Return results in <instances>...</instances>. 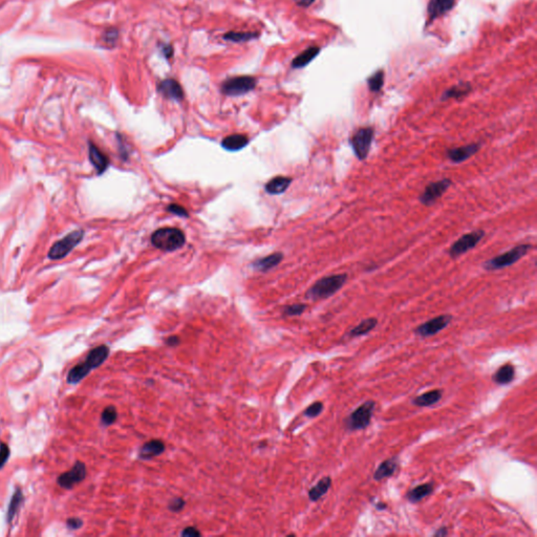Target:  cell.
I'll list each match as a JSON object with an SVG mask.
<instances>
[{
    "label": "cell",
    "mask_w": 537,
    "mask_h": 537,
    "mask_svg": "<svg viewBox=\"0 0 537 537\" xmlns=\"http://www.w3.org/2000/svg\"><path fill=\"white\" fill-rule=\"evenodd\" d=\"M347 279L348 275L346 273L333 274L322 277L321 279L317 280L310 288L306 296L308 299L311 300H321L329 298L334 294H336V293L346 284Z\"/></svg>",
    "instance_id": "cell-1"
},
{
    "label": "cell",
    "mask_w": 537,
    "mask_h": 537,
    "mask_svg": "<svg viewBox=\"0 0 537 537\" xmlns=\"http://www.w3.org/2000/svg\"><path fill=\"white\" fill-rule=\"evenodd\" d=\"M532 248L533 246L530 245V243L517 245L503 254H499L495 256V257H492L491 259L486 260L483 263V267L486 271H497L510 265H513L518 260H520Z\"/></svg>",
    "instance_id": "cell-2"
},
{
    "label": "cell",
    "mask_w": 537,
    "mask_h": 537,
    "mask_svg": "<svg viewBox=\"0 0 537 537\" xmlns=\"http://www.w3.org/2000/svg\"><path fill=\"white\" fill-rule=\"evenodd\" d=\"M185 234L176 228H162L156 230L151 236L154 247L164 251H174L184 246Z\"/></svg>",
    "instance_id": "cell-3"
},
{
    "label": "cell",
    "mask_w": 537,
    "mask_h": 537,
    "mask_svg": "<svg viewBox=\"0 0 537 537\" xmlns=\"http://www.w3.org/2000/svg\"><path fill=\"white\" fill-rule=\"evenodd\" d=\"M374 138L375 128L372 126L360 127L350 136L349 145L359 161L368 158Z\"/></svg>",
    "instance_id": "cell-4"
},
{
    "label": "cell",
    "mask_w": 537,
    "mask_h": 537,
    "mask_svg": "<svg viewBox=\"0 0 537 537\" xmlns=\"http://www.w3.org/2000/svg\"><path fill=\"white\" fill-rule=\"evenodd\" d=\"M486 232L483 229L474 230L472 232H468V233L462 235L460 238H458L453 245L450 246L448 254L453 259H456L460 256L467 253L468 251L474 249L477 247L481 240L485 237Z\"/></svg>",
    "instance_id": "cell-5"
},
{
    "label": "cell",
    "mask_w": 537,
    "mask_h": 537,
    "mask_svg": "<svg viewBox=\"0 0 537 537\" xmlns=\"http://www.w3.org/2000/svg\"><path fill=\"white\" fill-rule=\"evenodd\" d=\"M375 407V401H366L362 405L353 410L345 421L347 429L355 431L366 428V427L371 424Z\"/></svg>",
    "instance_id": "cell-6"
},
{
    "label": "cell",
    "mask_w": 537,
    "mask_h": 537,
    "mask_svg": "<svg viewBox=\"0 0 537 537\" xmlns=\"http://www.w3.org/2000/svg\"><path fill=\"white\" fill-rule=\"evenodd\" d=\"M451 186H453V181L448 177H444L435 182H431L425 187L424 191L420 194L419 201L422 205L426 207H430L437 200H440L443 197V194Z\"/></svg>",
    "instance_id": "cell-7"
},
{
    "label": "cell",
    "mask_w": 537,
    "mask_h": 537,
    "mask_svg": "<svg viewBox=\"0 0 537 537\" xmlns=\"http://www.w3.org/2000/svg\"><path fill=\"white\" fill-rule=\"evenodd\" d=\"M83 235L84 233L81 230L71 232V233L66 235L63 239H61L55 243L51 248L50 252H48V257L54 260L64 258L82 240Z\"/></svg>",
    "instance_id": "cell-8"
},
{
    "label": "cell",
    "mask_w": 537,
    "mask_h": 537,
    "mask_svg": "<svg viewBox=\"0 0 537 537\" xmlns=\"http://www.w3.org/2000/svg\"><path fill=\"white\" fill-rule=\"evenodd\" d=\"M256 86V80L253 77L240 76L230 78L222 85V92L228 96H241L251 91Z\"/></svg>",
    "instance_id": "cell-9"
},
{
    "label": "cell",
    "mask_w": 537,
    "mask_h": 537,
    "mask_svg": "<svg viewBox=\"0 0 537 537\" xmlns=\"http://www.w3.org/2000/svg\"><path fill=\"white\" fill-rule=\"evenodd\" d=\"M451 320H453V316L451 315H448V314L440 315L419 325L416 329H414V333L423 338L433 336L437 333H440L441 331H443L445 327H447L448 324L451 322Z\"/></svg>",
    "instance_id": "cell-10"
},
{
    "label": "cell",
    "mask_w": 537,
    "mask_h": 537,
    "mask_svg": "<svg viewBox=\"0 0 537 537\" xmlns=\"http://www.w3.org/2000/svg\"><path fill=\"white\" fill-rule=\"evenodd\" d=\"M85 477H86V466L82 462H77L69 471L61 474L57 482L62 488L71 489L75 485L82 482Z\"/></svg>",
    "instance_id": "cell-11"
},
{
    "label": "cell",
    "mask_w": 537,
    "mask_h": 537,
    "mask_svg": "<svg viewBox=\"0 0 537 537\" xmlns=\"http://www.w3.org/2000/svg\"><path fill=\"white\" fill-rule=\"evenodd\" d=\"M481 149L480 143H471L464 146H460V147H453L448 148L446 150V156L450 162L455 164H460L467 161L468 158L473 156Z\"/></svg>",
    "instance_id": "cell-12"
},
{
    "label": "cell",
    "mask_w": 537,
    "mask_h": 537,
    "mask_svg": "<svg viewBox=\"0 0 537 537\" xmlns=\"http://www.w3.org/2000/svg\"><path fill=\"white\" fill-rule=\"evenodd\" d=\"M158 91L170 100L180 101L184 97V92H183L182 86L177 81L173 79H166L162 81L158 85Z\"/></svg>",
    "instance_id": "cell-13"
},
{
    "label": "cell",
    "mask_w": 537,
    "mask_h": 537,
    "mask_svg": "<svg viewBox=\"0 0 537 537\" xmlns=\"http://www.w3.org/2000/svg\"><path fill=\"white\" fill-rule=\"evenodd\" d=\"M166 447H165V444L163 441L161 440H151L147 443H145L140 451H139V457L141 460H151L155 457H158L161 456L164 451H165Z\"/></svg>",
    "instance_id": "cell-14"
},
{
    "label": "cell",
    "mask_w": 537,
    "mask_h": 537,
    "mask_svg": "<svg viewBox=\"0 0 537 537\" xmlns=\"http://www.w3.org/2000/svg\"><path fill=\"white\" fill-rule=\"evenodd\" d=\"M455 0H430L427 12L430 19L441 17L453 9Z\"/></svg>",
    "instance_id": "cell-15"
},
{
    "label": "cell",
    "mask_w": 537,
    "mask_h": 537,
    "mask_svg": "<svg viewBox=\"0 0 537 537\" xmlns=\"http://www.w3.org/2000/svg\"><path fill=\"white\" fill-rule=\"evenodd\" d=\"M89 160L99 173H103L108 167V157L94 144L89 145Z\"/></svg>",
    "instance_id": "cell-16"
},
{
    "label": "cell",
    "mask_w": 537,
    "mask_h": 537,
    "mask_svg": "<svg viewBox=\"0 0 537 537\" xmlns=\"http://www.w3.org/2000/svg\"><path fill=\"white\" fill-rule=\"evenodd\" d=\"M433 489H434L433 483L422 484V485L417 486L416 488H413V489L409 490L406 497L410 503L416 504V503L421 502V500L424 499L425 497L430 495L433 492Z\"/></svg>",
    "instance_id": "cell-17"
},
{
    "label": "cell",
    "mask_w": 537,
    "mask_h": 537,
    "mask_svg": "<svg viewBox=\"0 0 537 537\" xmlns=\"http://www.w3.org/2000/svg\"><path fill=\"white\" fill-rule=\"evenodd\" d=\"M442 396H443V392L441 389H432V390H429V392L424 393L421 396H418L417 398H414L412 403L414 405L420 406V407L430 406L440 401L442 399Z\"/></svg>",
    "instance_id": "cell-18"
},
{
    "label": "cell",
    "mask_w": 537,
    "mask_h": 537,
    "mask_svg": "<svg viewBox=\"0 0 537 537\" xmlns=\"http://www.w3.org/2000/svg\"><path fill=\"white\" fill-rule=\"evenodd\" d=\"M398 467V462L395 458L385 460L383 463L380 464V466L377 468V470L374 473V479L376 481H382L384 479H387L395 473Z\"/></svg>",
    "instance_id": "cell-19"
},
{
    "label": "cell",
    "mask_w": 537,
    "mask_h": 537,
    "mask_svg": "<svg viewBox=\"0 0 537 537\" xmlns=\"http://www.w3.org/2000/svg\"><path fill=\"white\" fill-rule=\"evenodd\" d=\"M248 143H249V140L246 136L236 133V134H232V136L225 138L222 145L225 149L229 151H237V150L242 149L245 146H247Z\"/></svg>",
    "instance_id": "cell-20"
},
{
    "label": "cell",
    "mask_w": 537,
    "mask_h": 537,
    "mask_svg": "<svg viewBox=\"0 0 537 537\" xmlns=\"http://www.w3.org/2000/svg\"><path fill=\"white\" fill-rule=\"evenodd\" d=\"M515 375V369L512 364H505L500 366L498 371L493 375V381L497 384L505 385L509 384L512 380L514 379Z\"/></svg>",
    "instance_id": "cell-21"
},
{
    "label": "cell",
    "mask_w": 537,
    "mask_h": 537,
    "mask_svg": "<svg viewBox=\"0 0 537 537\" xmlns=\"http://www.w3.org/2000/svg\"><path fill=\"white\" fill-rule=\"evenodd\" d=\"M292 178L287 176H276L265 185V191L270 194L284 193L290 186Z\"/></svg>",
    "instance_id": "cell-22"
},
{
    "label": "cell",
    "mask_w": 537,
    "mask_h": 537,
    "mask_svg": "<svg viewBox=\"0 0 537 537\" xmlns=\"http://www.w3.org/2000/svg\"><path fill=\"white\" fill-rule=\"evenodd\" d=\"M320 48L318 46H311L307 48L306 51L302 52L300 55H298L292 62V66L294 68H301L303 66L308 65L311 61L319 54Z\"/></svg>",
    "instance_id": "cell-23"
},
{
    "label": "cell",
    "mask_w": 537,
    "mask_h": 537,
    "mask_svg": "<svg viewBox=\"0 0 537 537\" xmlns=\"http://www.w3.org/2000/svg\"><path fill=\"white\" fill-rule=\"evenodd\" d=\"M331 486H332L331 478L329 477L323 478L309 491V498L312 500V502H317V500H319L329 490Z\"/></svg>",
    "instance_id": "cell-24"
},
{
    "label": "cell",
    "mask_w": 537,
    "mask_h": 537,
    "mask_svg": "<svg viewBox=\"0 0 537 537\" xmlns=\"http://www.w3.org/2000/svg\"><path fill=\"white\" fill-rule=\"evenodd\" d=\"M109 356V347L106 345H100L89 351L87 359L93 363L94 368L97 369L101 366Z\"/></svg>",
    "instance_id": "cell-25"
},
{
    "label": "cell",
    "mask_w": 537,
    "mask_h": 537,
    "mask_svg": "<svg viewBox=\"0 0 537 537\" xmlns=\"http://www.w3.org/2000/svg\"><path fill=\"white\" fill-rule=\"evenodd\" d=\"M378 324V319L375 317H371V318H366L363 321H361L358 325H356L352 329H350L349 336L350 337H360L369 334L371 331L376 327Z\"/></svg>",
    "instance_id": "cell-26"
},
{
    "label": "cell",
    "mask_w": 537,
    "mask_h": 537,
    "mask_svg": "<svg viewBox=\"0 0 537 537\" xmlns=\"http://www.w3.org/2000/svg\"><path fill=\"white\" fill-rule=\"evenodd\" d=\"M471 91V85L469 83H461L456 86H453L446 91L442 96V100L448 99H461V98L467 96Z\"/></svg>",
    "instance_id": "cell-27"
},
{
    "label": "cell",
    "mask_w": 537,
    "mask_h": 537,
    "mask_svg": "<svg viewBox=\"0 0 537 537\" xmlns=\"http://www.w3.org/2000/svg\"><path fill=\"white\" fill-rule=\"evenodd\" d=\"M283 260V254L282 253H274L266 256L264 258L258 259L254 262L255 268H257L259 271H267L272 268L273 266L277 265L280 261Z\"/></svg>",
    "instance_id": "cell-28"
},
{
    "label": "cell",
    "mask_w": 537,
    "mask_h": 537,
    "mask_svg": "<svg viewBox=\"0 0 537 537\" xmlns=\"http://www.w3.org/2000/svg\"><path fill=\"white\" fill-rule=\"evenodd\" d=\"M258 36L257 33L254 32H228L224 38L233 42H246L252 40Z\"/></svg>",
    "instance_id": "cell-29"
},
{
    "label": "cell",
    "mask_w": 537,
    "mask_h": 537,
    "mask_svg": "<svg viewBox=\"0 0 537 537\" xmlns=\"http://www.w3.org/2000/svg\"><path fill=\"white\" fill-rule=\"evenodd\" d=\"M22 500H23L22 492H21L20 489H17L15 491L13 497H12V499H11V503H10V506H9V509H8V514H7V520L8 521H11L12 519H13V517L15 516L20 504L22 503Z\"/></svg>",
    "instance_id": "cell-30"
},
{
    "label": "cell",
    "mask_w": 537,
    "mask_h": 537,
    "mask_svg": "<svg viewBox=\"0 0 537 537\" xmlns=\"http://www.w3.org/2000/svg\"><path fill=\"white\" fill-rule=\"evenodd\" d=\"M368 84H369V88L371 89V92L373 93L379 92L384 84V72L382 70L375 72V74L368 80Z\"/></svg>",
    "instance_id": "cell-31"
},
{
    "label": "cell",
    "mask_w": 537,
    "mask_h": 537,
    "mask_svg": "<svg viewBox=\"0 0 537 537\" xmlns=\"http://www.w3.org/2000/svg\"><path fill=\"white\" fill-rule=\"evenodd\" d=\"M118 418V411L115 406H107L101 416V422L105 426H109L116 422Z\"/></svg>",
    "instance_id": "cell-32"
},
{
    "label": "cell",
    "mask_w": 537,
    "mask_h": 537,
    "mask_svg": "<svg viewBox=\"0 0 537 537\" xmlns=\"http://www.w3.org/2000/svg\"><path fill=\"white\" fill-rule=\"evenodd\" d=\"M322 410H323L322 402H319V401L314 402L312 405H310L306 410H304V416L310 419H313V418L318 417Z\"/></svg>",
    "instance_id": "cell-33"
},
{
    "label": "cell",
    "mask_w": 537,
    "mask_h": 537,
    "mask_svg": "<svg viewBox=\"0 0 537 537\" xmlns=\"http://www.w3.org/2000/svg\"><path fill=\"white\" fill-rule=\"evenodd\" d=\"M306 310H307V304L297 303V304H292V306L286 307L284 310V313L286 316H299Z\"/></svg>",
    "instance_id": "cell-34"
},
{
    "label": "cell",
    "mask_w": 537,
    "mask_h": 537,
    "mask_svg": "<svg viewBox=\"0 0 537 537\" xmlns=\"http://www.w3.org/2000/svg\"><path fill=\"white\" fill-rule=\"evenodd\" d=\"M185 505H186V502L182 497H175L169 502L168 509L171 512H180L184 509Z\"/></svg>",
    "instance_id": "cell-35"
},
{
    "label": "cell",
    "mask_w": 537,
    "mask_h": 537,
    "mask_svg": "<svg viewBox=\"0 0 537 537\" xmlns=\"http://www.w3.org/2000/svg\"><path fill=\"white\" fill-rule=\"evenodd\" d=\"M10 457V448L7 444L2 443L0 444V469H2L5 464L7 463L8 459Z\"/></svg>",
    "instance_id": "cell-36"
},
{
    "label": "cell",
    "mask_w": 537,
    "mask_h": 537,
    "mask_svg": "<svg viewBox=\"0 0 537 537\" xmlns=\"http://www.w3.org/2000/svg\"><path fill=\"white\" fill-rule=\"evenodd\" d=\"M118 31L115 29H109L104 33V42L107 44H114L118 38Z\"/></svg>",
    "instance_id": "cell-37"
},
{
    "label": "cell",
    "mask_w": 537,
    "mask_h": 537,
    "mask_svg": "<svg viewBox=\"0 0 537 537\" xmlns=\"http://www.w3.org/2000/svg\"><path fill=\"white\" fill-rule=\"evenodd\" d=\"M168 210H169L170 212H171V213L176 214V215H180V216H185V217L188 216V212L186 211V209L184 208V207L178 206V205H175V204L170 205V206L168 207Z\"/></svg>",
    "instance_id": "cell-38"
},
{
    "label": "cell",
    "mask_w": 537,
    "mask_h": 537,
    "mask_svg": "<svg viewBox=\"0 0 537 537\" xmlns=\"http://www.w3.org/2000/svg\"><path fill=\"white\" fill-rule=\"evenodd\" d=\"M66 524H67L69 529H71V530H77V529H79V528L82 527L83 521H82L80 518H68Z\"/></svg>",
    "instance_id": "cell-39"
},
{
    "label": "cell",
    "mask_w": 537,
    "mask_h": 537,
    "mask_svg": "<svg viewBox=\"0 0 537 537\" xmlns=\"http://www.w3.org/2000/svg\"><path fill=\"white\" fill-rule=\"evenodd\" d=\"M182 536H201L202 533L194 527H187L181 533Z\"/></svg>",
    "instance_id": "cell-40"
},
{
    "label": "cell",
    "mask_w": 537,
    "mask_h": 537,
    "mask_svg": "<svg viewBox=\"0 0 537 537\" xmlns=\"http://www.w3.org/2000/svg\"><path fill=\"white\" fill-rule=\"evenodd\" d=\"M181 342V340L177 336H170L166 339V344L168 346H177Z\"/></svg>",
    "instance_id": "cell-41"
},
{
    "label": "cell",
    "mask_w": 537,
    "mask_h": 537,
    "mask_svg": "<svg viewBox=\"0 0 537 537\" xmlns=\"http://www.w3.org/2000/svg\"><path fill=\"white\" fill-rule=\"evenodd\" d=\"M163 53L165 54V56H166L167 58H169L170 56L172 55V53H173L172 46H171V45H164V47H163Z\"/></svg>",
    "instance_id": "cell-42"
},
{
    "label": "cell",
    "mask_w": 537,
    "mask_h": 537,
    "mask_svg": "<svg viewBox=\"0 0 537 537\" xmlns=\"http://www.w3.org/2000/svg\"><path fill=\"white\" fill-rule=\"evenodd\" d=\"M315 0H295V3L301 7H309L312 5Z\"/></svg>",
    "instance_id": "cell-43"
},
{
    "label": "cell",
    "mask_w": 537,
    "mask_h": 537,
    "mask_svg": "<svg viewBox=\"0 0 537 537\" xmlns=\"http://www.w3.org/2000/svg\"><path fill=\"white\" fill-rule=\"evenodd\" d=\"M447 534H448L447 529H446V528H441V529H438V531L434 532L433 535H434V536H445V535H447Z\"/></svg>",
    "instance_id": "cell-44"
}]
</instances>
